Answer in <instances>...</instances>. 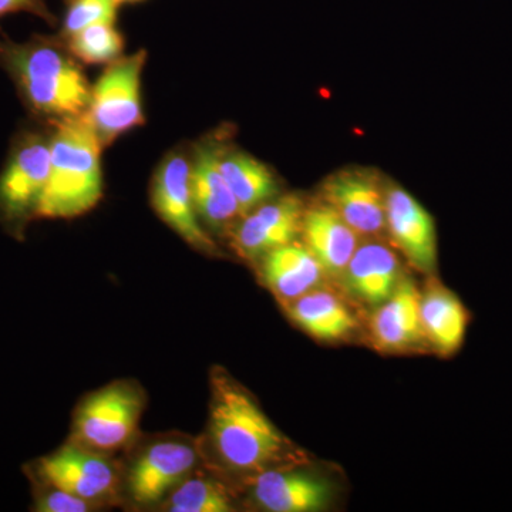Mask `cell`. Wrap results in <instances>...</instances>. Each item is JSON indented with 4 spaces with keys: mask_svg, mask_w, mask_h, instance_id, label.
<instances>
[{
    "mask_svg": "<svg viewBox=\"0 0 512 512\" xmlns=\"http://www.w3.org/2000/svg\"><path fill=\"white\" fill-rule=\"evenodd\" d=\"M117 5L116 0H74L64 19V35L70 37L94 25H114Z\"/></svg>",
    "mask_w": 512,
    "mask_h": 512,
    "instance_id": "cell-24",
    "label": "cell"
},
{
    "mask_svg": "<svg viewBox=\"0 0 512 512\" xmlns=\"http://www.w3.org/2000/svg\"><path fill=\"white\" fill-rule=\"evenodd\" d=\"M387 178L370 167H348L330 174L319 200L338 212L359 237L386 238Z\"/></svg>",
    "mask_w": 512,
    "mask_h": 512,
    "instance_id": "cell-7",
    "label": "cell"
},
{
    "mask_svg": "<svg viewBox=\"0 0 512 512\" xmlns=\"http://www.w3.org/2000/svg\"><path fill=\"white\" fill-rule=\"evenodd\" d=\"M67 39L72 55L89 64L114 62L124 49L123 36L114 25L90 26Z\"/></svg>",
    "mask_w": 512,
    "mask_h": 512,
    "instance_id": "cell-23",
    "label": "cell"
},
{
    "mask_svg": "<svg viewBox=\"0 0 512 512\" xmlns=\"http://www.w3.org/2000/svg\"><path fill=\"white\" fill-rule=\"evenodd\" d=\"M117 3L140 2V0H116Z\"/></svg>",
    "mask_w": 512,
    "mask_h": 512,
    "instance_id": "cell-27",
    "label": "cell"
},
{
    "mask_svg": "<svg viewBox=\"0 0 512 512\" xmlns=\"http://www.w3.org/2000/svg\"><path fill=\"white\" fill-rule=\"evenodd\" d=\"M218 167L238 202L241 218L281 195L274 171L245 151L218 146Z\"/></svg>",
    "mask_w": 512,
    "mask_h": 512,
    "instance_id": "cell-21",
    "label": "cell"
},
{
    "mask_svg": "<svg viewBox=\"0 0 512 512\" xmlns=\"http://www.w3.org/2000/svg\"><path fill=\"white\" fill-rule=\"evenodd\" d=\"M29 12L49 19L45 2L43 0H0V18L10 13Z\"/></svg>",
    "mask_w": 512,
    "mask_h": 512,
    "instance_id": "cell-26",
    "label": "cell"
},
{
    "mask_svg": "<svg viewBox=\"0 0 512 512\" xmlns=\"http://www.w3.org/2000/svg\"><path fill=\"white\" fill-rule=\"evenodd\" d=\"M305 208L298 194L278 195L259 205L229 229L231 247L241 258L258 262L268 252L298 241Z\"/></svg>",
    "mask_w": 512,
    "mask_h": 512,
    "instance_id": "cell-10",
    "label": "cell"
},
{
    "mask_svg": "<svg viewBox=\"0 0 512 512\" xmlns=\"http://www.w3.org/2000/svg\"><path fill=\"white\" fill-rule=\"evenodd\" d=\"M367 339L383 355L427 348L420 318V286L407 272L393 295L373 309L367 322Z\"/></svg>",
    "mask_w": 512,
    "mask_h": 512,
    "instance_id": "cell-13",
    "label": "cell"
},
{
    "mask_svg": "<svg viewBox=\"0 0 512 512\" xmlns=\"http://www.w3.org/2000/svg\"><path fill=\"white\" fill-rule=\"evenodd\" d=\"M171 512H231L235 511L227 488L211 478H190L178 485L167 501Z\"/></svg>",
    "mask_w": 512,
    "mask_h": 512,
    "instance_id": "cell-22",
    "label": "cell"
},
{
    "mask_svg": "<svg viewBox=\"0 0 512 512\" xmlns=\"http://www.w3.org/2000/svg\"><path fill=\"white\" fill-rule=\"evenodd\" d=\"M210 436L218 458L237 473L254 477L298 460L291 441L224 369L212 370Z\"/></svg>",
    "mask_w": 512,
    "mask_h": 512,
    "instance_id": "cell-1",
    "label": "cell"
},
{
    "mask_svg": "<svg viewBox=\"0 0 512 512\" xmlns=\"http://www.w3.org/2000/svg\"><path fill=\"white\" fill-rule=\"evenodd\" d=\"M292 322L318 342L338 343L355 336L360 322L353 302L323 284L285 306Z\"/></svg>",
    "mask_w": 512,
    "mask_h": 512,
    "instance_id": "cell-18",
    "label": "cell"
},
{
    "mask_svg": "<svg viewBox=\"0 0 512 512\" xmlns=\"http://www.w3.org/2000/svg\"><path fill=\"white\" fill-rule=\"evenodd\" d=\"M2 60L30 109L56 121L87 113L92 87L79 64L47 42L5 47Z\"/></svg>",
    "mask_w": 512,
    "mask_h": 512,
    "instance_id": "cell-3",
    "label": "cell"
},
{
    "mask_svg": "<svg viewBox=\"0 0 512 512\" xmlns=\"http://www.w3.org/2000/svg\"><path fill=\"white\" fill-rule=\"evenodd\" d=\"M144 400L136 387L111 383L87 397L74 417V443L107 453L126 446L138 429Z\"/></svg>",
    "mask_w": 512,
    "mask_h": 512,
    "instance_id": "cell-5",
    "label": "cell"
},
{
    "mask_svg": "<svg viewBox=\"0 0 512 512\" xmlns=\"http://www.w3.org/2000/svg\"><path fill=\"white\" fill-rule=\"evenodd\" d=\"M101 143L87 113L56 121L50 137L49 177L36 218L69 220L93 210L103 197Z\"/></svg>",
    "mask_w": 512,
    "mask_h": 512,
    "instance_id": "cell-2",
    "label": "cell"
},
{
    "mask_svg": "<svg viewBox=\"0 0 512 512\" xmlns=\"http://www.w3.org/2000/svg\"><path fill=\"white\" fill-rule=\"evenodd\" d=\"M258 262L262 282L285 306L328 279L315 256L299 241L268 252Z\"/></svg>",
    "mask_w": 512,
    "mask_h": 512,
    "instance_id": "cell-20",
    "label": "cell"
},
{
    "mask_svg": "<svg viewBox=\"0 0 512 512\" xmlns=\"http://www.w3.org/2000/svg\"><path fill=\"white\" fill-rule=\"evenodd\" d=\"M37 476L43 484L100 503L116 494V468L97 451L73 443L37 461Z\"/></svg>",
    "mask_w": 512,
    "mask_h": 512,
    "instance_id": "cell-12",
    "label": "cell"
},
{
    "mask_svg": "<svg viewBox=\"0 0 512 512\" xmlns=\"http://www.w3.org/2000/svg\"><path fill=\"white\" fill-rule=\"evenodd\" d=\"M197 450L181 441H160L137 458L128 477L131 497L140 504H154L173 493L197 466Z\"/></svg>",
    "mask_w": 512,
    "mask_h": 512,
    "instance_id": "cell-16",
    "label": "cell"
},
{
    "mask_svg": "<svg viewBox=\"0 0 512 512\" xmlns=\"http://www.w3.org/2000/svg\"><path fill=\"white\" fill-rule=\"evenodd\" d=\"M92 507L90 501L50 485H46V491L37 497L35 504V510L42 512H86Z\"/></svg>",
    "mask_w": 512,
    "mask_h": 512,
    "instance_id": "cell-25",
    "label": "cell"
},
{
    "mask_svg": "<svg viewBox=\"0 0 512 512\" xmlns=\"http://www.w3.org/2000/svg\"><path fill=\"white\" fill-rule=\"evenodd\" d=\"M252 497L271 512H319L332 505L335 484L329 478L286 466L252 477Z\"/></svg>",
    "mask_w": 512,
    "mask_h": 512,
    "instance_id": "cell-14",
    "label": "cell"
},
{
    "mask_svg": "<svg viewBox=\"0 0 512 512\" xmlns=\"http://www.w3.org/2000/svg\"><path fill=\"white\" fill-rule=\"evenodd\" d=\"M190 188L195 212L212 231L231 229L241 218L234 194L218 167V146L202 143L190 161Z\"/></svg>",
    "mask_w": 512,
    "mask_h": 512,
    "instance_id": "cell-19",
    "label": "cell"
},
{
    "mask_svg": "<svg viewBox=\"0 0 512 512\" xmlns=\"http://www.w3.org/2000/svg\"><path fill=\"white\" fill-rule=\"evenodd\" d=\"M147 62L144 50L110 63L92 87L87 116L101 143L111 144L144 124L141 76Z\"/></svg>",
    "mask_w": 512,
    "mask_h": 512,
    "instance_id": "cell-4",
    "label": "cell"
},
{
    "mask_svg": "<svg viewBox=\"0 0 512 512\" xmlns=\"http://www.w3.org/2000/svg\"><path fill=\"white\" fill-rule=\"evenodd\" d=\"M386 238L390 245L424 275H434L439 261L436 221L414 195L387 180Z\"/></svg>",
    "mask_w": 512,
    "mask_h": 512,
    "instance_id": "cell-8",
    "label": "cell"
},
{
    "mask_svg": "<svg viewBox=\"0 0 512 512\" xmlns=\"http://www.w3.org/2000/svg\"><path fill=\"white\" fill-rule=\"evenodd\" d=\"M151 202L158 217L190 247L208 255L220 254L217 242L202 227L190 188V161L183 153L168 154L151 184Z\"/></svg>",
    "mask_w": 512,
    "mask_h": 512,
    "instance_id": "cell-9",
    "label": "cell"
},
{
    "mask_svg": "<svg viewBox=\"0 0 512 512\" xmlns=\"http://www.w3.org/2000/svg\"><path fill=\"white\" fill-rule=\"evenodd\" d=\"M420 318L427 348L441 359H451L466 345L473 312L453 289L427 275L420 286Z\"/></svg>",
    "mask_w": 512,
    "mask_h": 512,
    "instance_id": "cell-15",
    "label": "cell"
},
{
    "mask_svg": "<svg viewBox=\"0 0 512 512\" xmlns=\"http://www.w3.org/2000/svg\"><path fill=\"white\" fill-rule=\"evenodd\" d=\"M50 167V138L30 133L20 137L0 173V220L20 232L36 218Z\"/></svg>",
    "mask_w": 512,
    "mask_h": 512,
    "instance_id": "cell-6",
    "label": "cell"
},
{
    "mask_svg": "<svg viewBox=\"0 0 512 512\" xmlns=\"http://www.w3.org/2000/svg\"><path fill=\"white\" fill-rule=\"evenodd\" d=\"M404 271L399 252L387 239H362L336 284L353 305L376 309L396 291Z\"/></svg>",
    "mask_w": 512,
    "mask_h": 512,
    "instance_id": "cell-11",
    "label": "cell"
},
{
    "mask_svg": "<svg viewBox=\"0 0 512 512\" xmlns=\"http://www.w3.org/2000/svg\"><path fill=\"white\" fill-rule=\"evenodd\" d=\"M302 244L315 256L328 279L338 281L362 238L348 222L319 198L306 204Z\"/></svg>",
    "mask_w": 512,
    "mask_h": 512,
    "instance_id": "cell-17",
    "label": "cell"
}]
</instances>
